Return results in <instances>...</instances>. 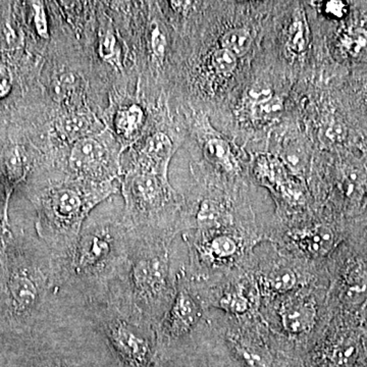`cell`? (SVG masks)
<instances>
[{"instance_id": "obj_1", "label": "cell", "mask_w": 367, "mask_h": 367, "mask_svg": "<svg viewBox=\"0 0 367 367\" xmlns=\"http://www.w3.org/2000/svg\"><path fill=\"white\" fill-rule=\"evenodd\" d=\"M132 239L122 216L85 223L72 254L59 265L62 290L85 303L109 301L124 278Z\"/></svg>"}, {"instance_id": "obj_2", "label": "cell", "mask_w": 367, "mask_h": 367, "mask_svg": "<svg viewBox=\"0 0 367 367\" xmlns=\"http://www.w3.org/2000/svg\"><path fill=\"white\" fill-rule=\"evenodd\" d=\"M117 189L115 181L95 183L70 176L48 181L40 189L35 197L36 229L57 265L72 254L92 210Z\"/></svg>"}, {"instance_id": "obj_3", "label": "cell", "mask_w": 367, "mask_h": 367, "mask_svg": "<svg viewBox=\"0 0 367 367\" xmlns=\"http://www.w3.org/2000/svg\"><path fill=\"white\" fill-rule=\"evenodd\" d=\"M132 235L124 278L107 302L117 304L158 328L175 297L180 268L173 267L171 240Z\"/></svg>"}, {"instance_id": "obj_4", "label": "cell", "mask_w": 367, "mask_h": 367, "mask_svg": "<svg viewBox=\"0 0 367 367\" xmlns=\"http://www.w3.org/2000/svg\"><path fill=\"white\" fill-rule=\"evenodd\" d=\"M124 211L122 222L135 236L171 240L163 216L178 204L167 178L139 167H129L120 178Z\"/></svg>"}, {"instance_id": "obj_5", "label": "cell", "mask_w": 367, "mask_h": 367, "mask_svg": "<svg viewBox=\"0 0 367 367\" xmlns=\"http://www.w3.org/2000/svg\"><path fill=\"white\" fill-rule=\"evenodd\" d=\"M85 304L109 349L130 367H150L158 347L156 326L113 302Z\"/></svg>"}, {"instance_id": "obj_6", "label": "cell", "mask_w": 367, "mask_h": 367, "mask_svg": "<svg viewBox=\"0 0 367 367\" xmlns=\"http://www.w3.org/2000/svg\"><path fill=\"white\" fill-rule=\"evenodd\" d=\"M122 148L105 129L100 134L77 141L68 158L70 177L83 181L104 183L121 178L120 158Z\"/></svg>"}, {"instance_id": "obj_7", "label": "cell", "mask_w": 367, "mask_h": 367, "mask_svg": "<svg viewBox=\"0 0 367 367\" xmlns=\"http://www.w3.org/2000/svg\"><path fill=\"white\" fill-rule=\"evenodd\" d=\"M205 321V307L187 276L186 268L181 267L178 272L175 297L158 326V347L184 342Z\"/></svg>"}, {"instance_id": "obj_8", "label": "cell", "mask_w": 367, "mask_h": 367, "mask_svg": "<svg viewBox=\"0 0 367 367\" xmlns=\"http://www.w3.org/2000/svg\"><path fill=\"white\" fill-rule=\"evenodd\" d=\"M279 314L285 332L298 336L312 330L317 321V309L310 298L291 296L283 302Z\"/></svg>"}, {"instance_id": "obj_9", "label": "cell", "mask_w": 367, "mask_h": 367, "mask_svg": "<svg viewBox=\"0 0 367 367\" xmlns=\"http://www.w3.org/2000/svg\"><path fill=\"white\" fill-rule=\"evenodd\" d=\"M175 150V144L167 134L156 133L146 140L132 167L147 169L167 178V169Z\"/></svg>"}, {"instance_id": "obj_10", "label": "cell", "mask_w": 367, "mask_h": 367, "mask_svg": "<svg viewBox=\"0 0 367 367\" xmlns=\"http://www.w3.org/2000/svg\"><path fill=\"white\" fill-rule=\"evenodd\" d=\"M57 132L66 142L75 143L81 139L100 134L105 130L102 122L90 109L78 106L64 113L57 120Z\"/></svg>"}, {"instance_id": "obj_11", "label": "cell", "mask_w": 367, "mask_h": 367, "mask_svg": "<svg viewBox=\"0 0 367 367\" xmlns=\"http://www.w3.org/2000/svg\"><path fill=\"white\" fill-rule=\"evenodd\" d=\"M143 109L136 103L124 105L115 113L113 119L115 134L119 136L122 150L137 140L144 122Z\"/></svg>"}, {"instance_id": "obj_12", "label": "cell", "mask_w": 367, "mask_h": 367, "mask_svg": "<svg viewBox=\"0 0 367 367\" xmlns=\"http://www.w3.org/2000/svg\"><path fill=\"white\" fill-rule=\"evenodd\" d=\"M229 342L235 349L237 355L250 367H272V356L267 349L258 340L247 336L229 337Z\"/></svg>"}, {"instance_id": "obj_13", "label": "cell", "mask_w": 367, "mask_h": 367, "mask_svg": "<svg viewBox=\"0 0 367 367\" xmlns=\"http://www.w3.org/2000/svg\"><path fill=\"white\" fill-rule=\"evenodd\" d=\"M334 242V233L325 225H317L313 229H307L297 238L300 249L313 257L325 256L332 250Z\"/></svg>"}, {"instance_id": "obj_14", "label": "cell", "mask_w": 367, "mask_h": 367, "mask_svg": "<svg viewBox=\"0 0 367 367\" xmlns=\"http://www.w3.org/2000/svg\"><path fill=\"white\" fill-rule=\"evenodd\" d=\"M263 284L267 291L283 295L295 289L298 284L297 274L287 266H276L263 276Z\"/></svg>"}, {"instance_id": "obj_15", "label": "cell", "mask_w": 367, "mask_h": 367, "mask_svg": "<svg viewBox=\"0 0 367 367\" xmlns=\"http://www.w3.org/2000/svg\"><path fill=\"white\" fill-rule=\"evenodd\" d=\"M345 299L351 304H358L367 297V272L355 268L348 274L344 284Z\"/></svg>"}, {"instance_id": "obj_16", "label": "cell", "mask_w": 367, "mask_h": 367, "mask_svg": "<svg viewBox=\"0 0 367 367\" xmlns=\"http://www.w3.org/2000/svg\"><path fill=\"white\" fill-rule=\"evenodd\" d=\"M359 354L357 343L352 339L341 341L335 345L330 354V361L334 367H352Z\"/></svg>"}, {"instance_id": "obj_17", "label": "cell", "mask_w": 367, "mask_h": 367, "mask_svg": "<svg viewBox=\"0 0 367 367\" xmlns=\"http://www.w3.org/2000/svg\"><path fill=\"white\" fill-rule=\"evenodd\" d=\"M342 47L353 59H367V30L353 29L346 32L342 37Z\"/></svg>"}, {"instance_id": "obj_18", "label": "cell", "mask_w": 367, "mask_h": 367, "mask_svg": "<svg viewBox=\"0 0 367 367\" xmlns=\"http://www.w3.org/2000/svg\"><path fill=\"white\" fill-rule=\"evenodd\" d=\"M216 303L220 308L229 311L232 313L242 314L246 312L250 307L248 297L243 290L233 289L231 291H225L218 299L212 300L208 305ZM207 305V306H208Z\"/></svg>"}, {"instance_id": "obj_19", "label": "cell", "mask_w": 367, "mask_h": 367, "mask_svg": "<svg viewBox=\"0 0 367 367\" xmlns=\"http://www.w3.org/2000/svg\"><path fill=\"white\" fill-rule=\"evenodd\" d=\"M252 37L247 30L234 29L227 32L222 38L223 48L235 55H244L250 49Z\"/></svg>"}, {"instance_id": "obj_20", "label": "cell", "mask_w": 367, "mask_h": 367, "mask_svg": "<svg viewBox=\"0 0 367 367\" xmlns=\"http://www.w3.org/2000/svg\"><path fill=\"white\" fill-rule=\"evenodd\" d=\"M100 53L105 62H111L115 66L121 68L120 47L117 44V36L111 31V29L107 30L100 37Z\"/></svg>"}, {"instance_id": "obj_21", "label": "cell", "mask_w": 367, "mask_h": 367, "mask_svg": "<svg viewBox=\"0 0 367 367\" xmlns=\"http://www.w3.org/2000/svg\"><path fill=\"white\" fill-rule=\"evenodd\" d=\"M212 64L220 74H229L237 66V55H234L227 49H218L212 57Z\"/></svg>"}, {"instance_id": "obj_22", "label": "cell", "mask_w": 367, "mask_h": 367, "mask_svg": "<svg viewBox=\"0 0 367 367\" xmlns=\"http://www.w3.org/2000/svg\"><path fill=\"white\" fill-rule=\"evenodd\" d=\"M205 149L211 158L220 160L225 167H231L229 147L224 140L218 138L210 139L206 143Z\"/></svg>"}, {"instance_id": "obj_23", "label": "cell", "mask_w": 367, "mask_h": 367, "mask_svg": "<svg viewBox=\"0 0 367 367\" xmlns=\"http://www.w3.org/2000/svg\"><path fill=\"white\" fill-rule=\"evenodd\" d=\"M307 39L305 27L301 21H295L290 28L289 47L293 53L300 55L305 50Z\"/></svg>"}, {"instance_id": "obj_24", "label": "cell", "mask_w": 367, "mask_h": 367, "mask_svg": "<svg viewBox=\"0 0 367 367\" xmlns=\"http://www.w3.org/2000/svg\"><path fill=\"white\" fill-rule=\"evenodd\" d=\"M34 23L36 30L42 38H48V23H47L46 12L42 2H33Z\"/></svg>"}, {"instance_id": "obj_25", "label": "cell", "mask_w": 367, "mask_h": 367, "mask_svg": "<svg viewBox=\"0 0 367 367\" xmlns=\"http://www.w3.org/2000/svg\"><path fill=\"white\" fill-rule=\"evenodd\" d=\"M152 50L158 59H162L165 50V39L162 32L158 27L152 30L151 34Z\"/></svg>"}, {"instance_id": "obj_26", "label": "cell", "mask_w": 367, "mask_h": 367, "mask_svg": "<svg viewBox=\"0 0 367 367\" xmlns=\"http://www.w3.org/2000/svg\"><path fill=\"white\" fill-rule=\"evenodd\" d=\"M325 10L332 18H343L347 12V4L340 0H330L325 4Z\"/></svg>"}, {"instance_id": "obj_27", "label": "cell", "mask_w": 367, "mask_h": 367, "mask_svg": "<svg viewBox=\"0 0 367 367\" xmlns=\"http://www.w3.org/2000/svg\"><path fill=\"white\" fill-rule=\"evenodd\" d=\"M249 96L253 102L261 104V103L268 102L272 100V91L270 88L265 87V86H255L254 88L249 92Z\"/></svg>"}, {"instance_id": "obj_28", "label": "cell", "mask_w": 367, "mask_h": 367, "mask_svg": "<svg viewBox=\"0 0 367 367\" xmlns=\"http://www.w3.org/2000/svg\"><path fill=\"white\" fill-rule=\"evenodd\" d=\"M282 102L280 100H278V98H272V100H268V102L259 104L257 109H258L259 113L261 115H270L282 111Z\"/></svg>"}, {"instance_id": "obj_29", "label": "cell", "mask_w": 367, "mask_h": 367, "mask_svg": "<svg viewBox=\"0 0 367 367\" xmlns=\"http://www.w3.org/2000/svg\"><path fill=\"white\" fill-rule=\"evenodd\" d=\"M326 136L330 140L338 142V141L344 140L345 136H346V131H345L344 126H342V124H334L328 128Z\"/></svg>"}, {"instance_id": "obj_30", "label": "cell", "mask_w": 367, "mask_h": 367, "mask_svg": "<svg viewBox=\"0 0 367 367\" xmlns=\"http://www.w3.org/2000/svg\"><path fill=\"white\" fill-rule=\"evenodd\" d=\"M10 78L6 76V70L4 68H0V98L4 97L10 93Z\"/></svg>"}, {"instance_id": "obj_31", "label": "cell", "mask_w": 367, "mask_h": 367, "mask_svg": "<svg viewBox=\"0 0 367 367\" xmlns=\"http://www.w3.org/2000/svg\"><path fill=\"white\" fill-rule=\"evenodd\" d=\"M53 367H66V364H64L62 361H57V360H55V362H53Z\"/></svg>"}]
</instances>
